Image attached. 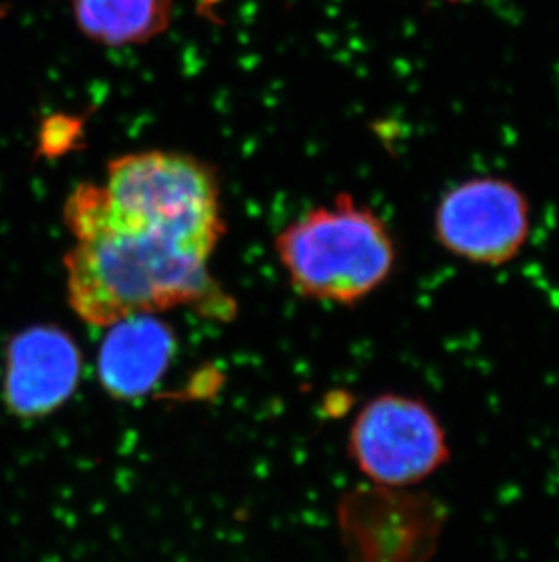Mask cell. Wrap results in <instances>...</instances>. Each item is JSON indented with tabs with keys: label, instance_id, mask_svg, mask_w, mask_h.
<instances>
[{
	"label": "cell",
	"instance_id": "8992f818",
	"mask_svg": "<svg viewBox=\"0 0 559 562\" xmlns=\"http://www.w3.org/2000/svg\"><path fill=\"white\" fill-rule=\"evenodd\" d=\"M4 359L2 398L19 419H43L54 414L79 387V345L54 324H37L13 335Z\"/></svg>",
	"mask_w": 559,
	"mask_h": 562
},
{
	"label": "cell",
	"instance_id": "6da1fadb",
	"mask_svg": "<svg viewBox=\"0 0 559 562\" xmlns=\"http://www.w3.org/2000/svg\"><path fill=\"white\" fill-rule=\"evenodd\" d=\"M73 246L64 257L68 303L80 321L107 328L116 321L195 308L229 318L235 303L209 273L213 248L157 228L110 217L99 184H80L64 206Z\"/></svg>",
	"mask_w": 559,
	"mask_h": 562
},
{
	"label": "cell",
	"instance_id": "52a82bcc",
	"mask_svg": "<svg viewBox=\"0 0 559 562\" xmlns=\"http://www.w3.org/2000/svg\"><path fill=\"white\" fill-rule=\"evenodd\" d=\"M106 331L96 357L102 387L121 401L148 395L173 361V329L153 313H142L116 321Z\"/></svg>",
	"mask_w": 559,
	"mask_h": 562
},
{
	"label": "cell",
	"instance_id": "3957f363",
	"mask_svg": "<svg viewBox=\"0 0 559 562\" xmlns=\"http://www.w3.org/2000/svg\"><path fill=\"white\" fill-rule=\"evenodd\" d=\"M101 193L107 215L122 224L162 229L213 250L226 229L217 177L190 155L118 157L107 166Z\"/></svg>",
	"mask_w": 559,
	"mask_h": 562
},
{
	"label": "cell",
	"instance_id": "5b68a950",
	"mask_svg": "<svg viewBox=\"0 0 559 562\" xmlns=\"http://www.w3.org/2000/svg\"><path fill=\"white\" fill-rule=\"evenodd\" d=\"M527 199L502 179H470L440 201L436 239L476 265L500 266L522 251L528 235Z\"/></svg>",
	"mask_w": 559,
	"mask_h": 562
},
{
	"label": "cell",
	"instance_id": "ba28073f",
	"mask_svg": "<svg viewBox=\"0 0 559 562\" xmlns=\"http://www.w3.org/2000/svg\"><path fill=\"white\" fill-rule=\"evenodd\" d=\"M173 0H73L80 30L96 43H146L168 27Z\"/></svg>",
	"mask_w": 559,
	"mask_h": 562
},
{
	"label": "cell",
	"instance_id": "7a4b0ae2",
	"mask_svg": "<svg viewBox=\"0 0 559 562\" xmlns=\"http://www.w3.org/2000/svg\"><path fill=\"white\" fill-rule=\"evenodd\" d=\"M275 246L296 292L345 306L376 292L396 262L384 221L351 195L296 218L280 232Z\"/></svg>",
	"mask_w": 559,
	"mask_h": 562
},
{
	"label": "cell",
	"instance_id": "277c9868",
	"mask_svg": "<svg viewBox=\"0 0 559 562\" xmlns=\"http://www.w3.org/2000/svg\"><path fill=\"white\" fill-rule=\"evenodd\" d=\"M349 456L376 486L407 488L442 470L450 450L444 426L427 404L384 393L354 417Z\"/></svg>",
	"mask_w": 559,
	"mask_h": 562
},
{
	"label": "cell",
	"instance_id": "9c48e42d",
	"mask_svg": "<svg viewBox=\"0 0 559 562\" xmlns=\"http://www.w3.org/2000/svg\"><path fill=\"white\" fill-rule=\"evenodd\" d=\"M206 2H213V0H206Z\"/></svg>",
	"mask_w": 559,
	"mask_h": 562
}]
</instances>
